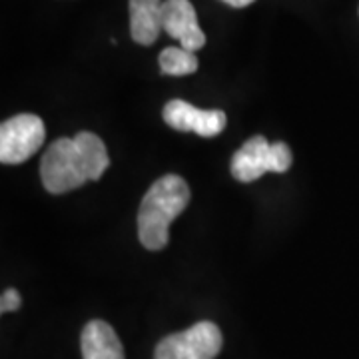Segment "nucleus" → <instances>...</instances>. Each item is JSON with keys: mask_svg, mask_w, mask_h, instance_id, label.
Masks as SVG:
<instances>
[{"mask_svg": "<svg viewBox=\"0 0 359 359\" xmlns=\"http://www.w3.org/2000/svg\"><path fill=\"white\" fill-rule=\"evenodd\" d=\"M108 166L104 142L92 132H80L74 138L52 142L40 162V178L50 194H66L88 180H100Z\"/></svg>", "mask_w": 359, "mask_h": 359, "instance_id": "nucleus-1", "label": "nucleus"}, {"mask_svg": "<svg viewBox=\"0 0 359 359\" xmlns=\"http://www.w3.org/2000/svg\"><path fill=\"white\" fill-rule=\"evenodd\" d=\"M190 202V188L176 174L158 178L146 192L138 212V236L146 250H162L170 240V224Z\"/></svg>", "mask_w": 359, "mask_h": 359, "instance_id": "nucleus-2", "label": "nucleus"}, {"mask_svg": "<svg viewBox=\"0 0 359 359\" xmlns=\"http://www.w3.org/2000/svg\"><path fill=\"white\" fill-rule=\"evenodd\" d=\"M292 150L287 144H269L264 136H254L240 146L231 158V176L238 182H256L268 172L283 174L292 166Z\"/></svg>", "mask_w": 359, "mask_h": 359, "instance_id": "nucleus-3", "label": "nucleus"}, {"mask_svg": "<svg viewBox=\"0 0 359 359\" xmlns=\"http://www.w3.org/2000/svg\"><path fill=\"white\" fill-rule=\"evenodd\" d=\"M224 344L222 332L212 321H200L186 332L164 337L156 347L154 359H214Z\"/></svg>", "mask_w": 359, "mask_h": 359, "instance_id": "nucleus-4", "label": "nucleus"}, {"mask_svg": "<svg viewBox=\"0 0 359 359\" xmlns=\"http://www.w3.org/2000/svg\"><path fill=\"white\" fill-rule=\"evenodd\" d=\"M44 122L34 114H16L0 126V162L22 164L44 144Z\"/></svg>", "mask_w": 359, "mask_h": 359, "instance_id": "nucleus-5", "label": "nucleus"}, {"mask_svg": "<svg viewBox=\"0 0 359 359\" xmlns=\"http://www.w3.org/2000/svg\"><path fill=\"white\" fill-rule=\"evenodd\" d=\"M164 122L178 132H196L198 136L214 138L226 128L224 110H202L184 100H170L164 106Z\"/></svg>", "mask_w": 359, "mask_h": 359, "instance_id": "nucleus-6", "label": "nucleus"}, {"mask_svg": "<svg viewBox=\"0 0 359 359\" xmlns=\"http://www.w3.org/2000/svg\"><path fill=\"white\" fill-rule=\"evenodd\" d=\"M162 30L180 40L182 48L196 52L205 44V34L198 25L196 8L190 0H164Z\"/></svg>", "mask_w": 359, "mask_h": 359, "instance_id": "nucleus-7", "label": "nucleus"}, {"mask_svg": "<svg viewBox=\"0 0 359 359\" xmlns=\"http://www.w3.org/2000/svg\"><path fill=\"white\" fill-rule=\"evenodd\" d=\"M82 359H124V347L114 327L102 320L88 321L80 337Z\"/></svg>", "mask_w": 359, "mask_h": 359, "instance_id": "nucleus-8", "label": "nucleus"}, {"mask_svg": "<svg viewBox=\"0 0 359 359\" xmlns=\"http://www.w3.org/2000/svg\"><path fill=\"white\" fill-rule=\"evenodd\" d=\"M164 0H130V34L142 46L154 44L162 30Z\"/></svg>", "mask_w": 359, "mask_h": 359, "instance_id": "nucleus-9", "label": "nucleus"}, {"mask_svg": "<svg viewBox=\"0 0 359 359\" xmlns=\"http://www.w3.org/2000/svg\"><path fill=\"white\" fill-rule=\"evenodd\" d=\"M158 62H160L162 74H168V76H186V74H194L198 70L196 54L186 48H176V46L164 48Z\"/></svg>", "mask_w": 359, "mask_h": 359, "instance_id": "nucleus-10", "label": "nucleus"}, {"mask_svg": "<svg viewBox=\"0 0 359 359\" xmlns=\"http://www.w3.org/2000/svg\"><path fill=\"white\" fill-rule=\"evenodd\" d=\"M20 304H22L20 294H18L14 287H8V290H4V294L0 297V311H2V313L16 311V309L20 308Z\"/></svg>", "mask_w": 359, "mask_h": 359, "instance_id": "nucleus-11", "label": "nucleus"}, {"mask_svg": "<svg viewBox=\"0 0 359 359\" xmlns=\"http://www.w3.org/2000/svg\"><path fill=\"white\" fill-rule=\"evenodd\" d=\"M224 2L233 6V8H244V6H250V4L256 2V0H224Z\"/></svg>", "mask_w": 359, "mask_h": 359, "instance_id": "nucleus-12", "label": "nucleus"}]
</instances>
